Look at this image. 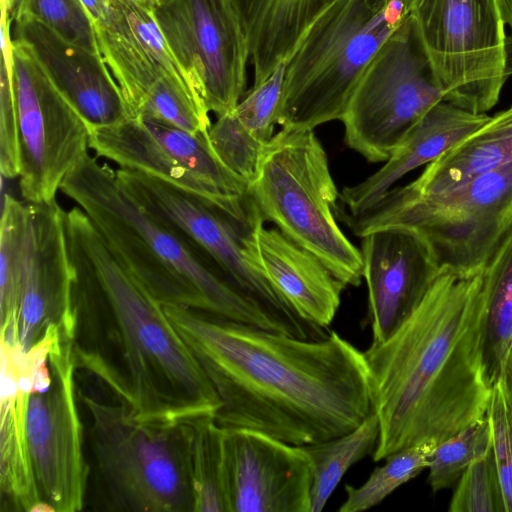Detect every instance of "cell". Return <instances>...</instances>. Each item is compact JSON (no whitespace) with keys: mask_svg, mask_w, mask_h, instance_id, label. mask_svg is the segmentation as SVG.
<instances>
[{"mask_svg":"<svg viewBox=\"0 0 512 512\" xmlns=\"http://www.w3.org/2000/svg\"><path fill=\"white\" fill-rule=\"evenodd\" d=\"M162 306L220 398L221 428L306 446L347 433L374 412L364 352L338 333L303 339Z\"/></svg>","mask_w":512,"mask_h":512,"instance_id":"obj_1","label":"cell"},{"mask_svg":"<svg viewBox=\"0 0 512 512\" xmlns=\"http://www.w3.org/2000/svg\"><path fill=\"white\" fill-rule=\"evenodd\" d=\"M482 271L440 269L410 317L363 351L380 424L374 461L410 446L438 445L486 416Z\"/></svg>","mask_w":512,"mask_h":512,"instance_id":"obj_2","label":"cell"},{"mask_svg":"<svg viewBox=\"0 0 512 512\" xmlns=\"http://www.w3.org/2000/svg\"><path fill=\"white\" fill-rule=\"evenodd\" d=\"M65 219L74 287L104 312L120 349L122 399L144 420L215 416L220 398L162 304L113 255L80 207Z\"/></svg>","mask_w":512,"mask_h":512,"instance_id":"obj_3","label":"cell"},{"mask_svg":"<svg viewBox=\"0 0 512 512\" xmlns=\"http://www.w3.org/2000/svg\"><path fill=\"white\" fill-rule=\"evenodd\" d=\"M75 340L57 327L28 350L1 341V374L19 398L33 479L40 503L57 512L83 508L89 467L74 374Z\"/></svg>","mask_w":512,"mask_h":512,"instance_id":"obj_4","label":"cell"},{"mask_svg":"<svg viewBox=\"0 0 512 512\" xmlns=\"http://www.w3.org/2000/svg\"><path fill=\"white\" fill-rule=\"evenodd\" d=\"M407 15L406 0H332L285 60L277 124L314 130L341 120L367 65Z\"/></svg>","mask_w":512,"mask_h":512,"instance_id":"obj_5","label":"cell"},{"mask_svg":"<svg viewBox=\"0 0 512 512\" xmlns=\"http://www.w3.org/2000/svg\"><path fill=\"white\" fill-rule=\"evenodd\" d=\"M78 396L90 414L94 459L115 509L195 512L192 419L144 420L120 398Z\"/></svg>","mask_w":512,"mask_h":512,"instance_id":"obj_6","label":"cell"},{"mask_svg":"<svg viewBox=\"0 0 512 512\" xmlns=\"http://www.w3.org/2000/svg\"><path fill=\"white\" fill-rule=\"evenodd\" d=\"M336 215L359 238L385 228L410 230L439 269L473 276L512 228V161L445 192L408 196L392 188L361 214L338 208Z\"/></svg>","mask_w":512,"mask_h":512,"instance_id":"obj_7","label":"cell"},{"mask_svg":"<svg viewBox=\"0 0 512 512\" xmlns=\"http://www.w3.org/2000/svg\"><path fill=\"white\" fill-rule=\"evenodd\" d=\"M339 194L314 130L292 127L266 144L247 190L264 222L314 254L345 287H357L362 257L337 223Z\"/></svg>","mask_w":512,"mask_h":512,"instance_id":"obj_8","label":"cell"},{"mask_svg":"<svg viewBox=\"0 0 512 512\" xmlns=\"http://www.w3.org/2000/svg\"><path fill=\"white\" fill-rule=\"evenodd\" d=\"M408 14L443 100L486 113L505 74V21L499 0H406Z\"/></svg>","mask_w":512,"mask_h":512,"instance_id":"obj_9","label":"cell"},{"mask_svg":"<svg viewBox=\"0 0 512 512\" xmlns=\"http://www.w3.org/2000/svg\"><path fill=\"white\" fill-rule=\"evenodd\" d=\"M442 100L408 14L375 53L348 101L341 118L345 143L369 162H385L422 115Z\"/></svg>","mask_w":512,"mask_h":512,"instance_id":"obj_10","label":"cell"},{"mask_svg":"<svg viewBox=\"0 0 512 512\" xmlns=\"http://www.w3.org/2000/svg\"><path fill=\"white\" fill-rule=\"evenodd\" d=\"M116 176L125 192L142 208L171 226L204 253L225 278L279 327L296 314L263 273L256 256V207L239 220L212 204L144 172L120 168Z\"/></svg>","mask_w":512,"mask_h":512,"instance_id":"obj_11","label":"cell"},{"mask_svg":"<svg viewBox=\"0 0 512 512\" xmlns=\"http://www.w3.org/2000/svg\"><path fill=\"white\" fill-rule=\"evenodd\" d=\"M10 65L19 120L20 193L28 203L50 202L89 154V127L29 47L13 37Z\"/></svg>","mask_w":512,"mask_h":512,"instance_id":"obj_12","label":"cell"},{"mask_svg":"<svg viewBox=\"0 0 512 512\" xmlns=\"http://www.w3.org/2000/svg\"><path fill=\"white\" fill-rule=\"evenodd\" d=\"M155 18L209 112L232 111L246 93L247 32L235 0H164Z\"/></svg>","mask_w":512,"mask_h":512,"instance_id":"obj_13","label":"cell"},{"mask_svg":"<svg viewBox=\"0 0 512 512\" xmlns=\"http://www.w3.org/2000/svg\"><path fill=\"white\" fill-rule=\"evenodd\" d=\"M28 208L25 261L15 325V342L25 351L53 326L75 340L79 319L66 211L56 199L28 203Z\"/></svg>","mask_w":512,"mask_h":512,"instance_id":"obj_14","label":"cell"},{"mask_svg":"<svg viewBox=\"0 0 512 512\" xmlns=\"http://www.w3.org/2000/svg\"><path fill=\"white\" fill-rule=\"evenodd\" d=\"M228 512H310L313 466L304 446L223 428Z\"/></svg>","mask_w":512,"mask_h":512,"instance_id":"obj_15","label":"cell"},{"mask_svg":"<svg viewBox=\"0 0 512 512\" xmlns=\"http://www.w3.org/2000/svg\"><path fill=\"white\" fill-rule=\"evenodd\" d=\"M91 21L98 50L120 87L130 117L143 114L166 78L193 85L168 48L152 3L108 0Z\"/></svg>","mask_w":512,"mask_h":512,"instance_id":"obj_16","label":"cell"},{"mask_svg":"<svg viewBox=\"0 0 512 512\" xmlns=\"http://www.w3.org/2000/svg\"><path fill=\"white\" fill-rule=\"evenodd\" d=\"M372 343L388 339L419 306L440 269L412 231L385 228L361 238Z\"/></svg>","mask_w":512,"mask_h":512,"instance_id":"obj_17","label":"cell"},{"mask_svg":"<svg viewBox=\"0 0 512 512\" xmlns=\"http://www.w3.org/2000/svg\"><path fill=\"white\" fill-rule=\"evenodd\" d=\"M12 37L29 47L89 129L130 117L120 87L99 52L66 41L34 19L12 22Z\"/></svg>","mask_w":512,"mask_h":512,"instance_id":"obj_18","label":"cell"},{"mask_svg":"<svg viewBox=\"0 0 512 512\" xmlns=\"http://www.w3.org/2000/svg\"><path fill=\"white\" fill-rule=\"evenodd\" d=\"M490 118L486 113H474L443 100L436 103L411 127L380 169L342 189V211L358 215L370 209L402 177L437 159Z\"/></svg>","mask_w":512,"mask_h":512,"instance_id":"obj_19","label":"cell"},{"mask_svg":"<svg viewBox=\"0 0 512 512\" xmlns=\"http://www.w3.org/2000/svg\"><path fill=\"white\" fill-rule=\"evenodd\" d=\"M258 263L293 311L317 331L335 318L345 286L311 252L259 219L254 227Z\"/></svg>","mask_w":512,"mask_h":512,"instance_id":"obj_20","label":"cell"},{"mask_svg":"<svg viewBox=\"0 0 512 512\" xmlns=\"http://www.w3.org/2000/svg\"><path fill=\"white\" fill-rule=\"evenodd\" d=\"M89 147L97 157L157 177L239 220L248 219L255 207L247 196L235 197L207 184L181 165L135 117L109 126L89 129Z\"/></svg>","mask_w":512,"mask_h":512,"instance_id":"obj_21","label":"cell"},{"mask_svg":"<svg viewBox=\"0 0 512 512\" xmlns=\"http://www.w3.org/2000/svg\"><path fill=\"white\" fill-rule=\"evenodd\" d=\"M512 161V105L427 164L412 182L396 189L424 196L454 189Z\"/></svg>","mask_w":512,"mask_h":512,"instance_id":"obj_22","label":"cell"},{"mask_svg":"<svg viewBox=\"0 0 512 512\" xmlns=\"http://www.w3.org/2000/svg\"><path fill=\"white\" fill-rule=\"evenodd\" d=\"M332 0H235L254 70L253 86L284 62L315 17Z\"/></svg>","mask_w":512,"mask_h":512,"instance_id":"obj_23","label":"cell"},{"mask_svg":"<svg viewBox=\"0 0 512 512\" xmlns=\"http://www.w3.org/2000/svg\"><path fill=\"white\" fill-rule=\"evenodd\" d=\"M482 281L483 367L493 387L512 345V228L482 270Z\"/></svg>","mask_w":512,"mask_h":512,"instance_id":"obj_24","label":"cell"},{"mask_svg":"<svg viewBox=\"0 0 512 512\" xmlns=\"http://www.w3.org/2000/svg\"><path fill=\"white\" fill-rule=\"evenodd\" d=\"M379 435V419L373 412L347 433L304 446L313 466L310 512L322 511L346 472L358 461L373 455Z\"/></svg>","mask_w":512,"mask_h":512,"instance_id":"obj_25","label":"cell"},{"mask_svg":"<svg viewBox=\"0 0 512 512\" xmlns=\"http://www.w3.org/2000/svg\"><path fill=\"white\" fill-rule=\"evenodd\" d=\"M135 118L140 119L165 149L198 178L228 195L246 196L248 183L221 161L210 142L209 131L193 134L151 116Z\"/></svg>","mask_w":512,"mask_h":512,"instance_id":"obj_26","label":"cell"},{"mask_svg":"<svg viewBox=\"0 0 512 512\" xmlns=\"http://www.w3.org/2000/svg\"><path fill=\"white\" fill-rule=\"evenodd\" d=\"M29 219L28 203L4 195L0 225L1 339L15 340Z\"/></svg>","mask_w":512,"mask_h":512,"instance_id":"obj_27","label":"cell"},{"mask_svg":"<svg viewBox=\"0 0 512 512\" xmlns=\"http://www.w3.org/2000/svg\"><path fill=\"white\" fill-rule=\"evenodd\" d=\"M195 512H228L224 483L223 428L215 416L191 420Z\"/></svg>","mask_w":512,"mask_h":512,"instance_id":"obj_28","label":"cell"},{"mask_svg":"<svg viewBox=\"0 0 512 512\" xmlns=\"http://www.w3.org/2000/svg\"><path fill=\"white\" fill-rule=\"evenodd\" d=\"M436 445L420 444L397 450L376 467L360 486L345 485L346 499L339 512H360L380 504L401 485L428 468Z\"/></svg>","mask_w":512,"mask_h":512,"instance_id":"obj_29","label":"cell"},{"mask_svg":"<svg viewBox=\"0 0 512 512\" xmlns=\"http://www.w3.org/2000/svg\"><path fill=\"white\" fill-rule=\"evenodd\" d=\"M492 444L487 415L436 445L429 460L428 483L433 492L452 486L466 468Z\"/></svg>","mask_w":512,"mask_h":512,"instance_id":"obj_30","label":"cell"},{"mask_svg":"<svg viewBox=\"0 0 512 512\" xmlns=\"http://www.w3.org/2000/svg\"><path fill=\"white\" fill-rule=\"evenodd\" d=\"M8 10L12 22L37 20L66 41L99 52L92 21L80 0H16Z\"/></svg>","mask_w":512,"mask_h":512,"instance_id":"obj_31","label":"cell"},{"mask_svg":"<svg viewBox=\"0 0 512 512\" xmlns=\"http://www.w3.org/2000/svg\"><path fill=\"white\" fill-rule=\"evenodd\" d=\"M210 142L221 161L249 185L266 146L250 132L233 111L217 117L209 129Z\"/></svg>","mask_w":512,"mask_h":512,"instance_id":"obj_32","label":"cell"},{"mask_svg":"<svg viewBox=\"0 0 512 512\" xmlns=\"http://www.w3.org/2000/svg\"><path fill=\"white\" fill-rule=\"evenodd\" d=\"M450 512H505L504 499L492 444L475 459L458 480Z\"/></svg>","mask_w":512,"mask_h":512,"instance_id":"obj_33","label":"cell"},{"mask_svg":"<svg viewBox=\"0 0 512 512\" xmlns=\"http://www.w3.org/2000/svg\"><path fill=\"white\" fill-rule=\"evenodd\" d=\"M284 68L285 61L266 80L252 86L232 110L240 122L265 144L273 137L277 124Z\"/></svg>","mask_w":512,"mask_h":512,"instance_id":"obj_34","label":"cell"},{"mask_svg":"<svg viewBox=\"0 0 512 512\" xmlns=\"http://www.w3.org/2000/svg\"><path fill=\"white\" fill-rule=\"evenodd\" d=\"M11 50H1L0 68V171L3 177L20 176V138L16 98L11 74Z\"/></svg>","mask_w":512,"mask_h":512,"instance_id":"obj_35","label":"cell"},{"mask_svg":"<svg viewBox=\"0 0 512 512\" xmlns=\"http://www.w3.org/2000/svg\"><path fill=\"white\" fill-rule=\"evenodd\" d=\"M486 415L491 427L505 512H512V403L497 383L492 388Z\"/></svg>","mask_w":512,"mask_h":512,"instance_id":"obj_36","label":"cell"},{"mask_svg":"<svg viewBox=\"0 0 512 512\" xmlns=\"http://www.w3.org/2000/svg\"><path fill=\"white\" fill-rule=\"evenodd\" d=\"M497 384L501 388L507 400L512 403V345L503 362Z\"/></svg>","mask_w":512,"mask_h":512,"instance_id":"obj_37","label":"cell"},{"mask_svg":"<svg viewBox=\"0 0 512 512\" xmlns=\"http://www.w3.org/2000/svg\"><path fill=\"white\" fill-rule=\"evenodd\" d=\"M505 74L507 79L512 75V35H507L505 42Z\"/></svg>","mask_w":512,"mask_h":512,"instance_id":"obj_38","label":"cell"},{"mask_svg":"<svg viewBox=\"0 0 512 512\" xmlns=\"http://www.w3.org/2000/svg\"><path fill=\"white\" fill-rule=\"evenodd\" d=\"M499 4L505 24L509 27L512 35V0H499Z\"/></svg>","mask_w":512,"mask_h":512,"instance_id":"obj_39","label":"cell"},{"mask_svg":"<svg viewBox=\"0 0 512 512\" xmlns=\"http://www.w3.org/2000/svg\"><path fill=\"white\" fill-rule=\"evenodd\" d=\"M374 4L376 5H380V6H383V5H387L388 3H390L391 1L393 0H371Z\"/></svg>","mask_w":512,"mask_h":512,"instance_id":"obj_40","label":"cell"},{"mask_svg":"<svg viewBox=\"0 0 512 512\" xmlns=\"http://www.w3.org/2000/svg\"><path fill=\"white\" fill-rule=\"evenodd\" d=\"M15 1L16 0H2L1 2L5 3L9 9Z\"/></svg>","mask_w":512,"mask_h":512,"instance_id":"obj_41","label":"cell"},{"mask_svg":"<svg viewBox=\"0 0 512 512\" xmlns=\"http://www.w3.org/2000/svg\"><path fill=\"white\" fill-rule=\"evenodd\" d=\"M163 1L164 0H151L154 7L160 5Z\"/></svg>","mask_w":512,"mask_h":512,"instance_id":"obj_42","label":"cell"},{"mask_svg":"<svg viewBox=\"0 0 512 512\" xmlns=\"http://www.w3.org/2000/svg\"><path fill=\"white\" fill-rule=\"evenodd\" d=\"M137 1H140V2H150V3H152V2H151V0H137Z\"/></svg>","mask_w":512,"mask_h":512,"instance_id":"obj_43","label":"cell"}]
</instances>
